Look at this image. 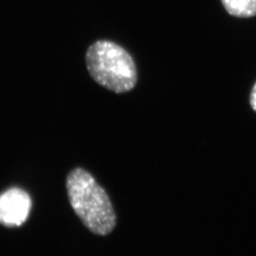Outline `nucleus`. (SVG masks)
<instances>
[{"mask_svg":"<svg viewBox=\"0 0 256 256\" xmlns=\"http://www.w3.org/2000/svg\"><path fill=\"white\" fill-rule=\"evenodd\" d=\"M230 14L238 18L256 16V0H221Z\"/></svg>","mask_w":256,"mask_h":256,"instance_id":"nucleus-4","label":"nucleus"},{"mask_svg":"<svg viewBox=\"0 0 256 256\" xmlns=\"http://www.w3.org/2000/svg\"><path fill=\"white\" fill-rule=\"evenodd\" d=\"M32 200L26 191L12 188L0 194V224L6 227L21 226L28 218Z\"/></svg>","mask_w":256,"mask_h":256,"instance_id":"nucleus-3","label":"nucleus"},{"mask_svg":"<svg viewBox=\"0 0 256 256\" xmlns=\"http://www.w3.org/2000/svg\"><path fill=\"white\" fill-rule=\"evenodd\" d=\"M250 106H252V110L256 112V82L252 88V94H250Z\"/></svg>","mask_w":256,"mask_h":256,"instance_id":"nucleus-5","label":"nucleus"},{"mask_svg":"<svg viewBox=\"0 0 256 256\" xmlns=\"http://www.w3.org/2000/svg\"><path fill=\"white\" fill-rule=\"evenodd\" d=\"M68 200L82 224L95 234L106 236L117 224L108 194L94 176L82 168H74L66 180Z\"/></svg>","mask_w":256,"mask_h":256,"instance_id":"nucleus-1","label":"nucleus"},{"mask_svg":"<svg viewBox=\"0 0 256 256\" xmlns=\"http://www.w3.org/2000/svg\"><path fill=\"white\" fill-rule=\"evenodd\" d=\"M86 64L92 79L111 92H130L137 84V68L132 56L114 42L93 43L86 50Z\"/></svg>","mask_w":256,"mask_h":256,"instance_id":"nucleus-2","label":"nucleus"}]
</instances>
